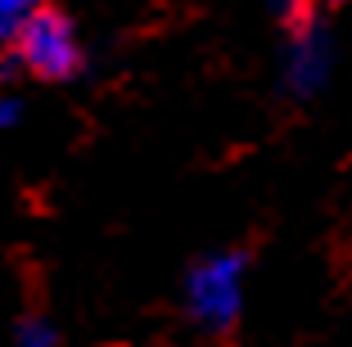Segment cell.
<instances>
[{
	"label": "cell",
	"instance_id": "cell-7",
	"mask_svg": "<svg viewBox=\"0 0 352 347\" xmlns=\"http://www.w3.org/2000/svg\"><path fill=\"white\" fill-rule=\"evenodd\" d=\"M316 10H339V5H352V0H311Z\"/></svg>",
	"mask_w": 352,
	"mask_h": 347
},
{
	"label": "cell",
	"instance_id": "cell-5",
	"mask_svg": "<svg viewBox=\"0 0 352 347\" xmlns=\"http://www.w3.org/2000/svg\"><path fill=\"white\" fill-rule=\"evenodd\" d=\"M14 347H59V334H54V325H50L45 316L28 311V316L19 320V334H14Z\"/></svg>",
	"mask_w": 352,
	"mask_h": 347
},
{
	"label": "cell",
	"instance_id": "cell-4",
	"mask_svg": "<svg viewBox=\"0 0 352 347\" xmlns=\"http://www.w3.org/2000/svg\"><path fill=\"white\" fill-rule=\"evenodd\" d=\"M45 0H0V54H10L14 41H19L23 23L41 10Z\"/></svg>",
	"mask_w": 352,
	"mask_h": 347
},
{
	"label": "cell",
	"instance_id": "cell-1",
	"mask_svg": "<svg viewBox=\"0 0 352 347\" xmlns=\"http://www.w3.org/2000/svg\"><path fill=\"white\" fill-rule=\"evenodd\" d=\"M244 271H249V257L235 248L208 253L186 271V311L204 334H235L239 311H244Z\"/></svg>",
	"mask_w": 352,
	"mask_h": 347
},
{
	"label": "cell",
	"instance_id": "cell-3",
	"mask_svg": "<svg viewBox=\"0 0 352 347\" xmlns=\"http://www.w3.org/2000/svg\"><path fill=\"white\" fill-rule=\"evenodd\" d=\"M334 72V41L321 23V10L285 23V59H280V82L289 100H316Z\"/></svg>",
	"mask_w": 352,
	"mask_h": 347
},
{
	"label": "cell",
	"instance_id": "cell-2",
	"mask_svg": "<svg viewBox=\"0 0 352 347\" xmlns=\"http://www.w3.org/2000/svg\"><path fill=\"white\" fill-rule=\"evenodd\" d=\"M14 68L36 77V82H73L86 68V45L77 36V23L54 5H41L23 23L19 41L10 50Z\"/></svg>",
	"mask_w": 352,
	"mask_h": 347
},
{
	"label": "cell",
	"instance_id": "cell-6",
	"mask_svg": "<svg viewBox=\"0 0 352 347\" xmlns=\"http://www.w3.org/2000/svg\"><path fill=\"white\" fill-rule=\"evenodd\" d=\"M19 122H23V100L19 95H0V131H10Z\"/></svg>",
	"mask_w": 352,
	"mask_h": 347
}]
</instances>
